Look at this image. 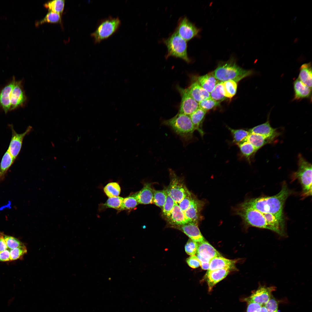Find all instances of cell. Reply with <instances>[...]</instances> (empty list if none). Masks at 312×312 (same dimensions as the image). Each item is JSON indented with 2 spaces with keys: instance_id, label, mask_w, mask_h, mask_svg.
<instances>
[{
  "instance_id": "17",
  "label": "cell",
  "mask_w": 312,
  "mask_h": 312,
  "mask_svg": "<svg viewBox=\"0 0 312 312\" xmlns=\"http://www.w3.org/2000/svg\"><path fill=\"white\" fill-rule=\"evenodd\" d=\"M231 270L227 268L208 270L205 278L208 285L209 291H211L213 287L225 278Z\"/></svg>"
},
{
  "instance_id": "41",
  "label": "cell",
  "mask_w": 312,
  "mask_h": 312,
  "mask_svg": "<svg viewBox=\"0 0 312 312\" xmlns=\"http://www.w3.org/2000/svg\"><path fill=\"white\" fill-rule=\"evenodd\" d=\"M220 102L217 101L210 97L198 103L199 108L207 111L220 105Z\"/></svg>"
},
{
  "instance_id": "1",
  "label": "cell",
  "mask_w": 312,
  "mask_h": 312,
  "mask_svg": "<svg viewBox=\"0 0 312 312\" xmlns=\"http://www.w3.org/2000/svg\"><path fill=\"white\" fill-rule=\"evenodd\" d=\"M290 194V192L286 184L284 183L281 190L276 195L248 199L240 206L252 208L262 213H271L283 217V207Z\"/></svg>"
},
{
  "instance_id": "34",
  "label": "cell",
  "mask_w": 312,
  "mask_h": 312,
  "mask_svg": "<svg viewBox=\"0 0 312 312\" xmlns=\"http://www.w3.org/2000/svg\"><path fill=\"white\" fill-rule=\"evenodd\" d=\"M64 0H54L48 1L44 4L45 7L49 11L62 14L65 5Z\"/></svg>"
},
{
  "instance_id": "42",
  "label": "cell",
  "mask_w": 312,
  "mask_h": 312,
  "mask_svg": "<svg viewBox=\"0 0 312 312\" xmlns=\"http://www.w3.org/2000/svg\"><path fill=\"white\" fill-rule=\"evenodd\" d=\"M27 252V249L25 245L11 249L10 251V261L21 259Z\"/></svg>"
},
{
  "instance_id": "45",
  "label": "cell",
  "mask_w": 312,
  "mask_h": 312,
  "mask_svg": "<svg viewBox=\"0 0 312 312\" xmlns=\"http://www.w3.org/2000/svg\"><path fill=\"white\" fill-rule=\"evenodd\" d=\"M185 248V251L187 254L190 256L194 255L196 254L197 251V243L190 239L186 243Z\"/></svg>"
},
{
  "instance_id": "33",
  "label": "cell",
  "mask_w": 312,
  "mask_h": 312,
  "mask_svg": "<svg viewBox=\"0 0 312 312\" xmlns=\"http://www.w3.org/2000/svg\"><path fill=\"white\" fill-rule=\"evenodd\" d=\"M167 195L166 189L162 190L153 189V203L162 209L165 203Z\"/></svg>"
},
{
  "instance_id": "13",
  "label": "cell",
  "mask_w": 312,
  "mask_h": 312,
  "mask_svg": "<svg viewBox=\"0 0 312 312\" xmlns=\"http://www.w3.org/2000/svg\"><path fill=\"white\" fill-rule=\"evenodd\" d=\"M26 100V97L23 90L21 81H15L10 95V111L22 106Z\"/></svg>"
},
{
  "instance_id": "15",
  "label": "cell",
  "mask_w": 312,
  "mask_h": 312,
  "mask_svg": "<svg viewBox=\"0 0 312 312\" xmlns=\"http://www.w3.org/2000/svg\"><path fill=\"white\" fill-rule=\"evenodd\" d=\"M248 130L250 133L261 135L271 142L279 134L277 129L271 126L269 118L265 123L254 127Z\"/></svg>"
},
{
  "instance_id": "40",
  "label": "cell",
  "mask_w": 312,
  "mask_h": 312,
  "mask_svg": "<svg viewBox=\"0 0 312 312\" xmlns=\"http://www.w3.org/2000/svg\"><path fill=\"white\" fill-rule=\"evenodd\" d=\"M123 198L119 196L109 198L102 205L106 208H112L119 210Z\"/></svg>"
},
{
  "instance_id": "53",
  "label": "cell",
  "mask_w": 312,
  "mask_h": 312,
  "mask_svg": "<svg viewBox=\"0 0 312 312\" xmlns=\"http://www.w3.org/2000/svg\"><path fill=\"white\" fill-rule=\"evenodd\" d=\"M15 299L14 297H12L10 298L8 301V306L10 305L14 301Z\"/></svg>"
},
{
  "instance_id": "30",
  "label": "cell",
  "mask_w": 312,
  "mask_h": 312,
  "mask_svg": "<svg viewBox=\"0 0 312 312\" xmlns=\"http://www.w3.org/2000/svg\"><path fill=\"white\" fill-rule=\"evenodd\" d=\"M239 149L241 155L249 162L250 159L257 151L255 147L250 143L246 141H244L236 144Z\"/></svg>"
},
{
  "instance_id": "16",
  "label": "cell",
  "mask_w": 312,
  "mask_h": 312,
  "mask_svg": "<svg viewBox=\"0 0 312 312\" xmlns=\"http://www.w3.org/2000/svg\"><path fill=\"white\" fill-rule=\"evenodd\" d=\"M205 203L194 197L190 206L184 212L189 222L198 223L201 218L200 213Z\"/></svg>"
},
{
  "instance_id": "38",
  "label": "cell",
  "mask_w": 312,
  "mask_h": 312,
  "mask_svg": "<svg viewBox=\"0 0 312 312\" xmlns=\"http://www.w3.org/2000/svg\"><path fill=\"white\" fill-rule=\"evenodd\" d=\"M61 17L60 14L51 11H49L42 19L38 21L36 25H38L44 23H60Z\"/></svg>"
},
{
  "instance_id": "3",
  "label": "cell",
  "mask_w": 312,
  "mask_h": 312,
  "mask_svg": "<svg viewBox=\"0 0 312 312\" xmlns=\"http://www.w3.org/2000/svg\"><path fill=\"white\" fill-rule=\"evenodd\" d=\"M219 81L233 80L237 83L243 79L252 75L254 72L239 66L233 60L220 63L212 72Z\"/></svg>"
},
{
  "instance_id": "31",
  "label": "cell",
  "mask_w": 312,
  "mask_h": 312,
  "mask_svg": "<svg viewBox=\"0 0 312 312\" xmlns=\"http://www.w3.org/2000/svg\"><path fill=\"white\" fill-rule=\"evenodd\" d=\"M231 134L233 144L236 145L246 141L250 134L248 130L243 129H235L227 127Z\"/></svg>"
},
{
  "instance_id": "23",
  "label": "cell",
  "mask_w": 312,
  "mask_h": 312,
  "mask_svg": "<svg viewBox=\"0 0 312 312\" xmlns=\"http://www.w3.org/2000/svg\"><path fill=\"white\" fill-rule=\"evenodd\" d=\"M131 195L136 198L139 204L145 205L153 203V189L151 183H145L140 190Z\"/></svg>"
},
{
  "instance_id": "8",
  "label": "cell",
  "mask_w": 312,
  "mask_h": 312,
  "mask_svg": "<svg viewBox=\"0 0 312 312\" xmlns=\"http://www.w3.org/2000/svg\"><path fill=\"white\" fill-rule=\"evenodd\" d=\"M170 182L166 190L174 202L179 203L189 191L183 179L178 177L175 172L169 169Z\"/></svg>"
},
{
  "instance_id": "10",
  "label": "cell",
  "mask_w": 312,
  "mask_h": 312,
  "mask_svg": "<svg viewBox=\"0 0 312 312\" xmlns=\"http://www.w3.org/2000/svg\"><path fill=\"white\" fill-rule=\"evenodd\" d=\"M10 128L12 131V137L8 150L15 160L20 152L24 137L31 131L32 127L29 126L25 132L20 134L15 131L12 125H10Z\"/></svg>"
},
{
  "instance_id": "14",
  "label": "cell",
  "mask_w": 312,
  "mask_h": 312,
  "mask_svg": "<svg viewBox=\"0 0 312 312\" xmlns=\"http://www.w3.org/2000/svg\"><path fill=\"white\" fill-rule=\"evenodd\" d=\"M172 227L182 231L190 239L196 242H200L205 240L198 227V223L189 222L183 225Z\"/></svg>"
},
{
  "instance_id": "26",
  "label": "cell",
  "mask_w": 312,
  "mask_h": 312,
  "mask_svg": "<svg viewBox=\"0 0 312 312\" xmlns=\"http://www.w3.org/2000/svg\"><path fill=\"white\" fill-rule=\"evenodd\" d=\"M197 81L203 88L209 93L220 82L215 78L212 72L198 77Z\"/></svg>"
},
{
  "instance_id": "39",
  "label": "cell",
  "mask_w": 312,
  "mask_h": 312,
  "mask_svg": "<svg viewBox=\"0 0 312 312\" xmlns=\"http://www.w3.org/2000/svg\"><path fill=\"white\" fill-rule=\"evenodd\" d=\"M167 192L166 200L162 209V215L166 220L169 216L175 203Z\"/></svg>"
},
{
  "instance_id": "2",
  "label": "cell",
  "mask_w": 312,
  "mask_h": 312,
  "mask_svg": "<svg viewBox=\"0 0 312 312\" xmlns=\"http://www.w3.org/2000/svg\"><path fill=\"white\" fill-rule=\"evenodd\" d=\"M163 125L168 126L177 135L185 146L194 140L195 129L189 116L178 112L170 119L164 120Z\"/></svg>"
},
{
  "instance_id": "50",
  "label": "cell",
  "mask_w": 312,
  "mask_h": 312,
  "mask_svg": "<svg viewBox=\"0 0 312 312\" xmlns=\"http://www.w3.org/2000/svg\"><path fill=\"white\" fill-rule=\"evenodd\" d=\"M197 256L199 260L200 266L201 268L204 270H208L209 267V261L198 256Z\"/></svg>"
},
{
  "instance_id": "35",
  "label": "cell",
  "mask_w": 312,
  "mask_h": 312,
  "mask_svg": "<svg viewBox=\"0 0 312 312\" xmlns=\"http://www.w3.org/2000/svg\"><path fill=\"white\" fill-rule=\"evenodd\" d=\"M104 192L109 198L119 196L121 191L120 187L117 182L108 183L103 189Z\"/></svg>"
},
{
  "instance_id": "44",
  "label": "cell",
  "mask_w": 312,
  "mask_h": 312,
  "mask_svg": "<svg viewBox=\"0 0 312 312\" xmlns=\"http://www.w3.org/2000/svg\"><path fill=\"white\" fill-rule=\"evenodd\" d=\"M194 197L189 191L181 200L177 203L180 209L183 212L189 207Z\"/></svg>"
},
{
  "instance_id": "11",
  "label": "cell",
  "mask_w": 312,
  "mask_h": 312,
  "mask_svg": "<svg viewBox=\"0 0 312 312\" xmlns=\"http://www.w3.org/2000/svg\"><path fill=\"white\" fill-rule=\"evenodd\" d=\"M276 289L275 287L260 286L245 300L247 302H255L261 306H264L271 298L272 292Z\"/></svg>"
},
{
  "instance_id": "27",
  "label": "cell",
  "mask_w": 312,
  "mask_h": 312,
  "mask_svg": "<svg viewBox=\"0 0 312 312\" xmlns=\"http://www.w3.org/2000/svg\"><path fill=\"white\" fill-rule=\"evenodd\" d=\"M298 79L305 85L312 88V71L311 62L304 63L300 67Z\"/></svg>"
},
{
  "instance_id": "19",
  "label": "cell",
  "mask_w": 312,
  "mask_h": 312,
  "mask_svg": "<svg viewBox=\"0 0 312 312\" xmlns=\"http://www.w3.org/2000/svg\"><path fill=\"white\" fill-rule=\"evenodd\" d=\"M15 81L13 77L12 81L0 91V106L5 114L10 110V95Z\"/></svg>"
},
{
  "instance_id": "21",
  "label": "cell",
  "mask_w": 312,
  "mask_h": 312,
  "mask_svg": "<svg viewBox=\"0 0 312 312\" xmlns=\"http://www.w3.org/2000/svg\"><path fill=\"white\" fill-rule=\"evenodd\" d=\"M237 261L236 260L228 259L222 256L216 257L209 261L208 270L226 268L232 270L235 268V264Z\"/></svg>"
},
{
  "instance_id": "28",
  "label": "cell",
  "mask_w": 312,
  "mask_h": 312,
  "mask_svg": "<svg viewBox=\"0 0 312 312\" xmlns=\"http://www.w3.org/2000/svg\"><path fill=\"white\" fill-rule=\"evenodd\" d=\"M15 159L7 150L3 155L0 165V182L3 181L7 172Z\"/></svg>"
},
{
  "instance_id": "12",
  "label": "cell",
  "mask_w": 312,
  "mask_h": 312,
  "mask_svg": "<svg viewBox=\"0 0 312 312\" xmlns=\"http://www.w3.org/2000/svg\"><path fill=\"white\" fill-rule=\"evenodd\" d=\"M178 34L186 41L196 36L199 30L186 17L181 18L176 30Z\"/></svg>"
},
{
  "instance_id": "47",
  "label": "cell",
  "mask_w": 312,
  "mask_h": 312,
  "mask_svg": "<svg viewBox=\"0 0 312 312\" xmlns=\"http://www.w3.org/2000/svg\"><path fill=\"white\" fill-rule=\"evenodd\" d=\"M186 261L188 265L192 268H196L200 266L198 259L195 255L190 256L187 258Z\"/></svg>"
},
{
  "instance_id": "48",
  "label": "cell",
  "mask_w": 312,
  "mask_h": 312,
  "mask_svg": "<svg viewBox=\"0 0 312 312\" xmlns=\"http://www.w3.org/2000/svg\"><path fill=\"white\" fill-rule=\"evenodd\" d=\"M247 312H257L262 306L259 304L253 302H247Z\"/></svg>"
},
{
  "instance_id": "52",
  "label": "cell",
  "mask_w": 312,
  "mask_h": 312,
  "mask_svg": "<svg viewBox=\"0 0 312 312\" xmlns=\"http://www.w3.org/2000/svg\"><path fill=\"white\" fill-rule=\"evenodd\" d=\"M257 312H267V310L264 306H262Z\"/></svg>"
},
{
  "instance_id": "36",
  "label": "cell",
  "mask_w": 312,
  "mask_h": 312,
  "mask_svg": "<svg viewBox=\"0 0 312 312\" xmlns=\"http://www.w3.org/2000/svg\"><path fill=\"white\" fill-rule=\"evenodd\" d=\"M210 97L214 100L220 102L226 99L224 96L222 82H219L210 93Z\"/></svg>"
},
{
  "instance_id": "24",
  "label": "cell",
  "mask_w": 312,
  "mask_h": 312,
  "mask_svg": "<svg viewBox=\"0 0 312 312\" xmlns=\"http://www.w3.org/2000/svg\"><path fill=\"white\" fill-rule=\"evenodd\" d=\"M187 89L192 97L198 103L210 97V93L203 88L197 81L192 83Z\"/></svg>"
},
{
  "instance_id": "6",
  "label": "cell",
  "mask_w": 312,
  "mask_h": 312,
  "mask_svg": "<svg viewBox=\"0 0 312 312\" xmlns=\"http://www.w3.org/2000/svg\"><path fill=\"white\" fill-rule=\"evenodd\" d=\"M121 23L118 17L109 16L101 20L94 32L91 34L95 43H99L115 33Z\"/></svg>"
},
{
  "instance_id": "49",
  "label": "cell",
  "mask_w": 312,
  "mask_h": 312,
  "mask_svg": "<svg viewBox=\"0 0 312 312\" xmlns=\"http://www.w3.org/2000/svg\"><path fill=\"white\" fill-rule=\"evenodd\" d=\"M10 261V251L7 249L0 252V261Z\"/></svg>"
},
{
  "instance_id": "37",
  "label": "cell",
  "mask_w": 312,
  "mask_h": 312,
  "mask_svg": "<svg viewBox=\"0 0 312 312\" xmlns=\"http://www.w3.org/2000/svg\"><path fill=\"white\" fill-rule=\"evenodd\" d=\"M139 204L136 198L132 195L123 198L119 211L131 210L136 207Z\"/></svg>"
},
{
  "instance_id": "32",
  "label": "cell",
  "mask_w": 312,
  "mask_h": 312,
  "mask_svg": "<svg viewBox=\"0 0 312 312\" xmlns=\"http://www.w3.org/2000/svg\"><path fill=\"white\" fill-rule=\"evenodd\" d=\"M224 96L226 98H232L235 94L237 83L235 81L229 80L222 82Z\"/></svg>"
},
{
  "instance_id": "18",
  "label": "cell",
  "mask_w": 312,
  "mask_h": 312,
  "mask_svg": "<svg viewBox=\"0 0 312 312\" xmlns=\"http://www.w3.org/2000/svg\"><path fill=\"white\" fill-rule=\"evenodd\" d=\"M197 243V249L196 254L197 256L209 261L215 257L221 256L220 254L205 240Z\"/></svg>"
},
{
  "instance_id": "9",
  "label": "cell",
  "mask_w": 312,
  "mask_h": 312,
  "mask_svg": "<svg viewBox=\"0 0 312 312\" xmlns=\"http://www.w3.org/2000/svg\"><path fill=\"white\" fill-rule=\"evenodd\" d=\"M181 97L179 113L190 116L199 108L198 103L191 96L187 88L176 87Z\"/></svg>"
},
{
  "instance_id": "20",
  "label": "cell",
  "mask_w": 312,
  "mask_h": 312,
  "mask_svg": "<svg viewBox=\"0 0 312 312\" xmlns=\"http://www.w3.org/2000/svg\"><path fill=\"white\" fill-rule=\"evenodd\" d=\"M172 227L181 225L189 222L178 204L175 203L170 215L166 220Z\"/></svg>"
},
{
  "instance_id": "46",
  "label": "cell",
  "mask_w": 312,
  "mask_h": 312,
  "mask_svg": "<svg viewBox=\"0 0 312 312\" xmlns=\"http://www.w3.org/2000/svg\"><path fill=\"white\" fill-rule=\"evenodd\" d=\"M278 305V301L272 295L270 299L264 306L267 312H279Z\"/></svg>"
},
{
  "instance_id": "43",
  "label": "cell",
  "mask_w": 312,
  "mask_h": 312,
  "mask_svg": "<svg viewBox=\"0 0 312 312\" xmlns=\"http://www.w3.org/2000/svg\"><path fill=\"white\" fill-rule=\"evenodd\" d=\"M3 236L8 248L10 249L25 245L18 239L13 237L6 235L4 234Z\"/></svg>"
},
{
  "instance_id": "51",
  "label": "cell",
  "mask_w": 312,
  "mask_h": 312,
  "mask_svg": "<svg viewBox=\"0 0 312 312\" xmlns=\"http://www.w3.org/2000/svg\"><path fill=\"white\" fill-rule=\"evenodd\" d=\"M4 233H0V252L4 251L8 249V247L4 238Z\"/></svg>"
},
{
  "instance_id": "5",
  "label": "cell",
  "mask_w": 312,
  "mask_h": 312,
  "mask_svg": "<svg viewBox=\"0 0 312 312\" xmlns=\"http://www.w3.org/2000/svg\"><path fill=\"white\" fill-rule=\"evenodd\" d=\"M163 42L167 49L166 58L173 56L182 59L187 62H190L187 53V41L180 36L176 31Z\"/></svg>"
},
{
  "instance_id": "29",
  "label": "cell",
  "mask_w": 312,
  "mask_h": 312,
  "mask_svg": "<svg viewBox=\"0 0 312 312\" xmlns=\"http://www.w3.org/2000/svg\"><path fill=\"white\" fill-rule=\"evenodd\" d=\"M246 141L250 143L257 151L264 145L271 142L268 139L261 135L251 133H250Z\"/></svg>"
},
{
  "instance_id": "4",
  "label": "cell",
  "mask_w": 312,
  "mask_h": 312,
  "mask_svg": "<svg viewBox=\"0 0 312 312\" xmlns=\"http://www.w3.org/2000/svg\"><path fill=\"white\" fill-rule=\"evenodd\" d=\"M298 158V169L292 178L299 181L302 188L301 196L305 197L312 194V165L300 154Z\"/></svg>"
},
{
  "instance_id": "7",
  "label": "cell",
  "mask_w": 312,
  "mask_h": 312,
  "mask_svg": "<svg viewBox=\"0 0 312 312\" xmlns=\"http://www.w3.org/2000/svg\"><path fill=\"white\" fill-rule=\"evenodd\" d=\"M236 213L247 224L273 231L272 227L268 223L262 213L259 211L252 208L240 206Z\"/></svg>"
},
{
  "instance_id": "25",
  "label": "cell",
  "mask_w": 312,
  "mask_h": 312,
  "mask_svg": "<svg viewBox=\"0 0 312 312\" xmlns=\"http://www.w3.org/2000/svg\"><path fill=\"white\" fill-rule=\"evenodd\" d=\"M207 112L199 108L189 116L196 130L202 137L205 134L203 129V124Z\"/></svg>"
},
{
  "instance_id": "22",
  "label": "cell",
  "mask_w": 312,
  "mask_h": 312,
  "mask_svg": "<svg viewBox=\"0 0 312 312\" xmlns=\"http://www.w3.org/2000/svg\"><path fill=\"white\" fill-rule=\"evenodd\" d=\"M294 96L293 100H299L304 99H311L312 88L308 87L298 78L293 83Z\"/></svg>"
}]
</instances>
